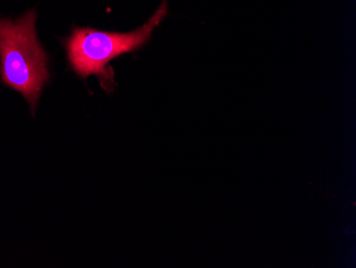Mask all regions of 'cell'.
Segmentation results:
<instances>
[{"instance_id": "cell-1", "label": "cell", "mask_w": 356, "mask_h": 268, "mask_svg": "<svg viewBox=\"0 0 356 268\" xmlns=\"http://www.w3.org/2000/svg\"><path fill=\"white\" fill-rule=\"evenodd\" d=\"M35 22V10L16 21L0 19V79L25 97L32 115L49 81L47 54L38 40Z\"/></svg>"}, {"instance_id": "cell-2", "label": "cell", "mask_w": 356, "mask_h": 268, "mask_svg": "<svg viewBox=\"0 0 356 268\" xmlns=\"http://www.w3.org/2000/svg\"><path fill=\"white\" fill-rule=\"evenodd\" d=\"M167 14L168 0H163L147 23L131 33H106L89 27L75 28L65 41L70 67L83 79L90 75L97 76L103 89L111 92L115 87V74L112 68L107 67L108 63L124 54L143 47Z\"/></svg>"}]
</instances>
